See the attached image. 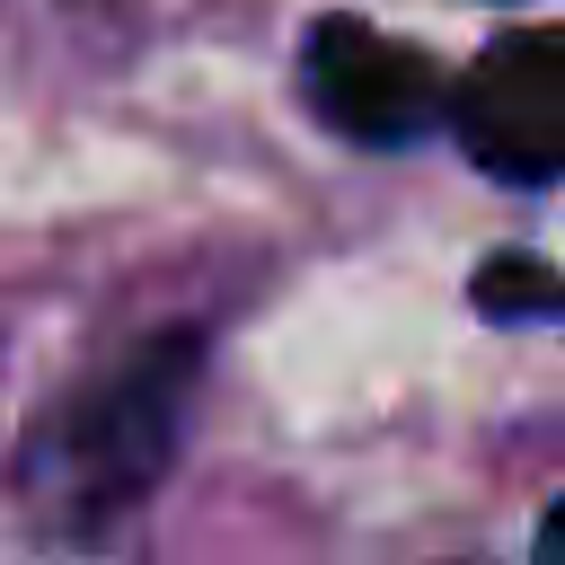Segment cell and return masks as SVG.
<instances>
[{
    "label": "cell",
    "instance_id": "cell-1",
    "mask_svg": "<svg viewBox=\"0 0 565 565\" xmlns=\"http://www.w3.org/2000/svg\"><path fill=\"white\" fill-rule=\"evenodd\" d=\"M194 380H203V335H150L115 371H97L26 450V477L44 486V503L79 530L132 512L185 441Z\"/></svg>",
    "mask_w": 565,
    "mask_h": 565
},
{
    "label": "cell",
    "instance_id": "cell-2",
    "mask_svg": "<svg viewBox=\"0 0 565 565\" xmlns=\"http://www.w3.org/2000/svg\"><path fill=\"white\" fill-rule=\"evenodd\" d=\"M441 124L459 132V150L486 177L556 185L565 177V26L494 35L441 97Z\"/></svg>",
    "mask_w": 565,
    "mask_h": 565
},
{
    "label": "cell",
    "instance_id": "cell-3",
    "mask_svg": "<svg viewBox=\"0 0 565 565\" xmlns=\"http://www.w3.org/2000/svg\"><path fill=\"white\" fill-rule=\"evenodd\" d=\"M300 88L344 141H415V132L441 124V97H450L441 71L415 44H397V35L362 26V18H318L309 26Z\"/></svg>",
    "mask_w": 565,
    "mask_h": 565
},
{
    "label": "cell",
    "instance_id": "cell-4",
    "mask_svg": "<svg viewBox=\"0 0 565 565\" xmlns=\"http://www.w3.org/2000/svg\"><path fill=\"white\" fill-rule=\"evenodd\" d=\"M477 300H486L494 318H530V309H565V282H556L547 265H530V256H494V265L477 274Z\"/></svg>",
    "mask_w": 565,
    "mask_h": 565
},
{
    "label": "cell",
    "instance_id": "cell-5",
    "mask_svg": "<svg viewBox=\"0 0 565 565\" xmlns=\"http://www.w3.org/2000/svg\"><path fill=\"white\" fill-rule=\"evenodd\" d=\"M539 565H565V494H556L547 521H539Z\"/></svg>",
    "mask_w": 565,
    "mask_h": 565
}]
</instances>
